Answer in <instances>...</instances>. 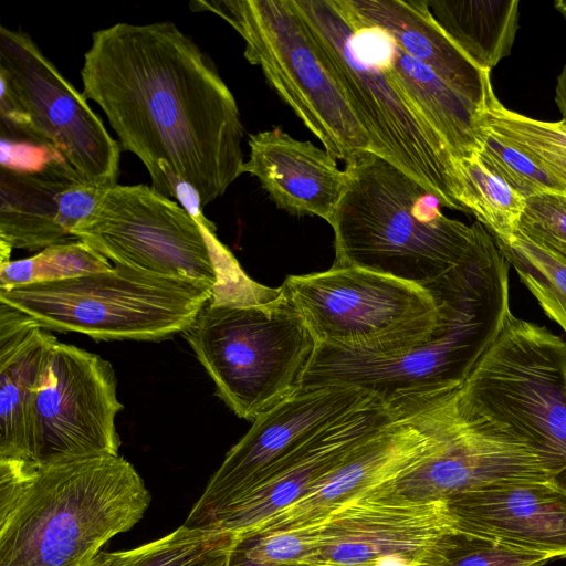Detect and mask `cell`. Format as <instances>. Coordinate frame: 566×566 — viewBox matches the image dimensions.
I'll return each instance as SVG.
<instances>
[{
  "mask_svg": "<svg viewBox=\"0 0 566 566\" xmlns=\"http://www.w3.org/2000/svg\"><path fill=\"white\" fill-rule=\"evenodd\" d=\"M120 147L146 167L163 193L175 174L202 207L243 174V125L213 62L170 21L115 23L92 34L81 69Z\"/></svg>",
  "mask_w": 566,
  "mask_h": 566,
  "instance_id": "obj_1",
  "label": "cell"
},
{
  "mask_svg": "<svg viewBox=\"0 0 566 566\" xmlns=\"http://www.w3.org/2000/svg\"><path fill=\"white\" fill-rule=\"evenodd\" d=\"M473 227L465 256L426 285L441 311L431 337L388 353L316 344L298 388L349 386L385 402L460 389L511 313L510 263L485 227L479 221Z\"/></svg>",
  "mask_w": 566,
  "mask_h": 566,
  "instance_id": "obj_2",
  "label": "cell"
},
{
  "mask_svg": "<svg viewBox=\"0 0 566 566\" xmlns=\"http://www.w3.org/2000/svg\"><path fill=\"white\" fill-rule=\"evenodd\" d=\"M149 502L120 455L43 467L0 459V566H88Z\"/></svg>",
  "mask_w": 566,
  "mask_h": 566,
  "instance_id": "obj_3",
  "label": "cell"
},
{
  "mask_svg": "<svg viewBox=\"0 0 566 566\" xmlns=\"http://www.w3.org/2000/svg\"><path fill=\"white\" fill-rule=\"evenodd\" d=\"M347 185L331 227L333 266H355L426 286L469 251L473 224L448 218L439 199L379 155L345 164Z\"/></svg>",
  "mask_w": 566,
  "mask_h": 566,
  "instance_id": "obj_4",
  "label": "cell"
},
{
  "mask_svg": "<svg viewBox=\"0 0 566 566\" xmlns=\"http://www.w3.org/2000/svg\"><path fill=\"white\" fill-rule=\"evenodd\" d=\"M321 63L367 132L373 153L417 180L442 207L463 211L461 176L449 148L358 42L337 0H292Z\"/></svg>",
  "mask_w": 566,
  "mask_h": 566,
  "instance_id": "obj_5",
  "label": "cell"
},
{
  "mask_svg": "<svg viewBox=\"0 0 566 566\" xmlns=\"http://www.w3.org/2000/svg\"><path fill=\"white\" fill-rule=\"evenodd\" d=\"M184 335L216 395L248 421L298 388L316 347L282 286L261 302L211 295Z\"/></svg>",
  "mask_w": 566,
  "mask_h": 566,
  "instance_id": "obj_6",
  "label": "cell"
},
{
  "mask_svg": "<svg viewBox=\"0 0 566 566\" xmlns=\"http://www.w3.org/2000/svg\"><path fill=\"white\" fill-rule=\"evenodd\" d=\"M213 285L114 264L77 277L0 290V302L42 328L95 340L160 342L185 333Z\"/></svg>",
  "mask_w": 566,
  "mask_h": 566,
  "instance_id": "obj_7",
  "label": "cell"
},
{
  "mask_svg": "<svg viewBox=\"0 0 566 566\" xmlns=\"http://www.w3.org/2000/svg\"><path fill=\"white\" fill-rule=\"evenodd\" d=\"M459 411L527 444L566 490V342L507 315L458 394Z\"/></svg>",
  "mask_w": 566,
  "mask_h": 566,
  "instance_id": "obj_8",
  "label": "cell"
},
{
  "mask_svg": "<svg viewBox=\"0 0 566 566\" xmlns=\"http://www.w3.org/2000/svg\"><path fill=\"white\" fill-rule=\"evenodd\" d=\"M227 21L245 43L244 57L335 159L371 151L367 132L321 63L292 0L192 1Z\"/></svg>",
  "mask_w": 566,
  "mask_h": 566,
  "instance_id": "obj_9",
  "label": "cell"
},
{
  "mask_svg": "<svg viewBox=\"0 0 566 566\" xmlns=\"http://www.w3.org/2000/svg\"><path fill=\"white\" fill-rule=\"evenodd\" d=\"M0 83L1 138L52 149L87 185H117L119 143L28 33L0 28Z\"/></svg>",
  "mask_w": 566,
  "mask_h": 566,
  "instance_id": "obj_10",
  "label": "cell"
},
{
  "mask_svg": "<svg viewBox=\"0 0 566 566\" xmlns=\"http://www.w3.org/2000/svg\"><path fill=\"white\" fill-rule=\"evenodd\" d=\"M316 344L388 353L431 337L441 311L426 286L355 266L287 275L281 285Z\"/></svg>",
  "mask_w": 566,
  "mask_h": 566,
  "instance_id": "obj_11",
  "label": "cell"
},
{
  "mask_svg": "<svg viewBox=\"0 0 566 566\" xmlns=\"http://www.w3.org/2000/svg\"><path fill=\"white\" fill-rule=\"evenodd\" d=\"M72 235L117 265L213 286L218 282L216 230L197 223L150 186L107 188Z\"/></svg>",
  "mask_w": 566,
  "mask_h": 566,
  "instance_id": "obj_12",
  "label": "cell"
},
{
  "mask_svg": "<svg viewBox=\"0 0 566 566\" xmlns=\"http://www.w3.org/2000/svg\"><path fill=\"white\" fill-rule=\"evenodd\" d=\"M124 408L112 364L56 338L48 347L33 388L29 462L118 455L115 419Z\"/></svg>",
  "mask_w": 566,
  "mask_h": 566,
  "instance_id": "obj_13",
  "label": "cell"
},
{
  "mask_svg": "<svg viewBox=\"0 0 566 566\" xmlns=\"http://www.w3.org/2000/svg\"><path fill=\"white\" fill-rule=\"evenodd\" d=\"M458 394L459 389L415 400L357 443L297 501L244 533L311 526L413 470L438 450L454 426L459 417Z\"/></svg>",
  "mask_w": 566,
  "mask_h": 566,
  "instance_id": "obj_14",
  "label": "cell"
},
{
  "mask_svg": "<svg viewBox=\"0 0 566 566\" xmlns=\"http://www.w3.org/2000/svg\"><path fill=\"white\" fill-rule=\"evenodd\" d=\"M312 566H443L460 534L446 499L413 501L386 484L304 527Z\"/></svg>",
  "mask_w": 566,
  "mask_h": 566,
  "instance_id": "obj_15",
  "label": "cell"
},
{
  "mask_svg": "<svg viewBox=\"0 0 566 566\" xmlns=\"http://www.w3.org/2000/svg\"><path fill=\"white\" fill-rule=\"evenodd\" d=\"M376 398L349 386L297 388L252 421L210 478L184 525L207 528L219 512L255 486L273 465Z\"/></svg>",
  "mask_w": 566,
  "mask_h": 566,
  "instance_id": "obj_16",
  "label": "cell"
},
{
  "mask_svg": "<svg viewBox=\"0 0 566 566\" xmlns=\"http://www.w3.org/2000/svg\"><path fill=\"white\" fill-rule=\"evenodd\" d=\"M555 476L551 463L534 449L459 411L438 450L390 488L413 501L447 500L496 485L554 481Z\"/></svg>",
  "mask_w": 566,
  "mask_h": 566,
  "instance_id": "obj_17",
  "label": "cell"
},
{
  "mask_svg": "<svg viewBox=\"0 0 566 566\" xmlns=\"http://www.w3.org/2000/svg\"><path fill=\"white\" fill-rule=\"evenodd\" d=\"M416 398H376L332 424L273 465L245 494L219 512L207 528L240 534L255 528L303 496L361 440L399 416Z\"/></svg>",
  "mask_w": 566,
  "mask_h": 566,
  "instance_id": "obj_18",
  "label": "cell"
},
{
  "mask_svg": "<svg viewBox=\"0 0 566 566\" xmlns=\"http://www.w3.org/2000/svg\"><path fill=\"white\" fill-rule=\"evenodd\" d=\"M447 502L461 533L566 558V490L553 481L496 485Z\"/></svg>",
  "mask_w": 566,
  "mask_h": 566,
  "instance_id": "obj_19",
  "label": "cell"
},
{
  "mask_svg": "<svg viewBox=\"0 0 566 566\" xmlns=\"http://www.w3.org/2000/svg\"><path fill=\"white\" fill-rule=\"evenodd\" d=\"M248 145L243 174L254 176L279 209L332 223L347 185L332 155L281 127L251 134Z\"/></svg>",
  "mask_w": 566,
  "mask_h": 566,
  "instance_id": "obj_20",
  "label": "cell"
},
{
  "mask_svg": "<svg viewBox=\"0 0 566 566\" xmlns=\"http://www.w3.org/2000/svg\"><path fill=\"white\" fill-rule=\"evenodd\" d=\"M353 24L386 32L407 54L438 74L483 109L492 88L490 72L478 67L442 31L427 0H337Z\"/></svg>",
  "mask_w": 566,
  "mask_h": 566,
  "instance_id": "obj_21",
  "label": "cell"
},
{
  "mask_svg": "<svg viewBox=\"0 0 566 566\" xmlns=\"http://www.w3.org/2000/svg\"><path fill=\"white\" fill-rule=\"evenodd\" d=\"M350 24L360 45L384 66L453 158L460 161L474 156L480 148L479 107L403 52L382 30Z\"/></svg>",
  "mask_w": 566,
  "mask_h": 566,
  "instance_id": "obj_22",
  "label": "cell"
},
{
  "mask_svg": "<svg viewBox=\"0 0 566 566\" xmlns=\"http://www.w3.org/2000/svg\"><path fill=\"white\" fill-rule=\"evenodd\" d=\"M0 302V459L29 462L30 412L43 357L56 338Z\"/></svg>",
  "mask_w": 566,
  "mask_h": 566,
  "instance_id": "obj_23",
  "label": "cell"
},
{
  "mask_svg": "<svg viewBox=\"0 0 566 566\" xmlns=\"http://www.w3.org/2000/svg\"><path fill=\"white\" fill-rule=\"evenodd\" d=\"M0 171V244L35 251L75 240L61 224L60 199L82 180L64 160L40 171Z\"/></svg>",
  "mask_w": 566,
  "mask_h": 566,
  "instance_id": "obj_24",
  "label": "cell"
},
{
  "mask_svg": "<svg viewBox=\"0 0 566 566\" xmlns=\"http://www.w3.org/2000/svg\"><path fill=\"white\" fill-rule=\"evenodd\" d=\"M448 38L481 70L511 53L518 23L517 0H427Z\"/></svg>",
  "mask_w": 566,
  "mask_h": 566,
  "instance_id": "obj_25",
  "label": "cell"
},
{
  "mask_svg": "<svg viewBox=\"0 0 566 566\" xmlns=\"http://www.w3.org/2000/svg\"><path fill=\"white\" fill-rule=\"evenodd\" d=\"M478 126L522 151L566 188V122H544L507 109L493 92Z\"/></svg>",
  "mask_w": 566,
  "mask_h": 566,
  "instance_id": "obj_26",
  "label": "cell"
},
{
  "mask_svg": "<svg viewBox=\"0 0 566 566\" xmlns=\"http://www.w3.org/2000/svg\"><path fill=\"white\" fill-rule=\"evenodd\" d=\"M232 538L231 533L182 524L170 534L133 549L101 551L88 566H217Z\"/></svg>",
  "mask_w": 566,
  "mask_h": 566,
  "instance_id": "obj_27",
  "label": "cell"
},
{
  "mask_svg": "<svg viewBox=\"0 0 566 566\" xmlns=\"http://www.w3.org/2000/svg\"><path fill=\"white\" fill-rule=\"evenodd\" d=\"M463 186L462 203L495 240L510 243L518 232L525 201L478 157L457 161Z\"/></svg>",
  "mask_w": 566,
  "mask_h": 566,
  "instance_id": "obj_28",
  "label": "cell"
},
{
  "mask_svg": "<svg viewBox=\"0 0 566 566\" xmlns=\"http://www.w3.org/2000/svg\"><path fill=\"white\" fill-rule=\"evenodd\" d=\"M495 243L545 314L566 334V262L518 232L510 243Z\"/></svg>",
  "mask_w": 566,
  "mask_h": 566,
  "instance_id": "obj_29",
  "label": "cell"
},
{
  "mask_svg": "<svg viewBox=\"0 0 566 566\" xmlns=\"http://www.w3.org/2000/svg\"><path fill=\"white\" fill-rule=\"evenodd\" d=\"M109 261L80 240L50 245L36 254L0 264V290L77 277L112 269Z\"/></svg>",
  "mask_w": 566,
  "mask_h": 566,
  "instance_id": "obj_30",
  "label": "cell"
},
{
  "mask_svg": "<svg viewBox=\"0 0 566 566\" xmlns=\"http://www.w3.org/2000/svg\"><path fill=\"white\" fill-rule=\"evenodd\" d=\"M478 157L484 166L524 199L539 195L566 196V188L533 159L480 128Z\"/></svg>",
  "mask_w": 566,
  "mask_h": 566,
  "instance_id": "obj_31",
  "label": "cell"
},
{
  "mask_svg": "<svg viewBox=\"0 0 566 566\" xmlns=\"http://www.w3.org/2000/svg\"><path fill=\"white\" fill-rule=\"evenodd\" d=\"M518 233L566 262V196L527 198Z\"/></svg>",
  "mask_w": 566,
  "mask_h": 566,
  "instance_id": "obj_32",
  "label": "cell"
},
{
  "mask_svg": "<svg viewBox=\"0 0 566 566\" xmlns=\"http://www.w3.org/2000/svg\"><path fill=\"white\" fill-rule=\"evenodd\" d=\"M552 559L549 554L460 532L443 566H544Z\"/></svg>",
  "mask_w": 566,
  "mask_h": 566,
  "instance_id": "obj_33",
  "label": "cell"
},
{
  "mask_svg": "<svg viewBox=\"0 0 566 566\" xmlns=\"http://www.w3.org/2000/svg\"><path fill=\"white\" fill-rule=\"evenodd\" d=\"M266 535L233 534L221 566H312L305 563L283 562Z\"/></svg>",
  "mask_w": 566,
  "mask_h": 566,
  "instance_id": "obj_34",
  "label": "cell"
},
{
  "mask_svg": "<svg viewBox=\"0 0 566 566\" xmlns=\"http://www.w3.org/2000/svg\"><path fill=\"white\" fill-rule=\"evenodd\" d=\"M1 167L22 171H40L53 161L63 158L52 149L25 142H12L1 138Z\"/></svg>",
  "mask_w": 566,
  "mask_h": 566,
  "instance_id": "obj_35",
  "label": "cell"
},
{
  "mask_svg": "<svg viewBox=\"0 0 566 566\" xmlns=\"http://www.w3.org/2000/svg\"><path fill=\"white\" fill-rule=\"evenodd\" d=\"M555 102L563 116L562 119L566 122V65L563 67L560 74L557 77Z\"/></svg>",
  "mask_w": 566,
  "mask_h": 566,
  "instance_id": "obj_36",
  "label": "cell"
},
{
  "mask_svg": "<svg viewBox=\"0 0 566 566\" xmlns=\"http://www.w3.org/2000/svg\"><path fill=\"white\" fill-rule=\"evenodd\" d=\"M376 566H409L406 562L398 558H387L380 560Z\"/></svg>",
  "mask_w": 566,
  "mask_h": 566,
  "instance_id": "obj_37",
  "label": "cell"
},
{
  "mask_svg": "<svg viewBox=\"0 0 566 566\" xmlns=\"http://www.w3.org/2000/svg\"><path fill=\"white\" fill-rule=\"evenodd\" d=\"M554 6L566 18V0H557Z\"/></svg>",
  "mask_w": 566,
  "mask_h": 566,
  "instance_id": "obj_38",
  "label": "cell"
},
{
  "mask_svg": "<svg viewBox=\"0 0 566 566\" xmlns=\"http://www.w3.org/2000/svg\"><path fill=\"white\" fill-rule=\"evenodd\" d=\"M222 560H223V559H222ZM221 563H222V562H221ZM221 563H220L219 565H217V566H221Z\"/></svg>",
  "mask_w": 566,
  "mask_h": 566,
  "instance_id": "obj_39",
  "label": "cell"
}]
</instances>
